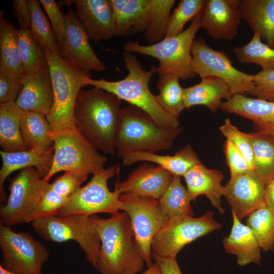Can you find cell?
Here are the masks:
<instances>
[{"instance_id": "cell-6", "label": "cell", "mask_w": 274, "mask_h": 274, "mask_svg": "<svg viewBox=\"0 0 274 274\" xmlns=\"http://www.w3.org/2000/svg\"><path fill=\"white\" fill-rule=\"evenodd\" d=\"M201 12V11H200ZM201 28L200 12L192 21L190 25L180 34L153 44L142 45L139 41L124 44V51L151 56L159 61L157 72L170 73L180 80L192 79L196 75L192 71L191 48L195 34Z\"/></svg>"}, {"instance_id": "cell-16", "label": "cell", "mask_w": 274, "mask_h": 274, "mask_svg": "<svg viewBox=\"0 0 274 274\" xmlns=\"http://www.w3.org/2000/svg\"><path fill=\"white\" fill-rule=\"evenodd\" d=\"M64 16L66 30L61 48L63 56L77 67L87 72L105 70L106 66L90 45L89 39L75 11L69 9Z\"/></svg>"}, {"instance_id": "cell-38", "label": "cell", "mask_w": 274, "mask_h": 274, "mask_svg": "<svg viewBox=\"0 0 274 274\" xmlns=\"http://www.w3.org/2000/svg\"><path fill=\"white\" fill-rule=\"evenodd\" d=\"M246 225L263 251H274V213L265 204L248 216Z\"/></svg>"}, {"instance_id": "cell-13", "label": "cell", "mask_w": 274, "mask_h": 274, "mask_svg": "<svg viewBox=\"0 0 274 274\" xmlns=\"http://www.w3.org/2000/svg\"><path fill=\"white\" fill-rule=\"evenodd\" d=\"M2 265L14 274H43L49 253L46 247L26 232H16L0 223Z\"/></svg>"}, {"instance_id": "cell-24", "label": "cell", "mask_w": 274, "mask_h": 274, "mask_svg": "<svg viewBox=\"0 0 274 274\" xmlns=\"http://www.w3.org/2000/svg\"><path fill=\"white\" fill-rule=\"evenodd\" d=\"M116 35L128 36L146 29L150 0H110Z\"/></svg>"}, {"instance_id": "cell-35", "label": "cell", "mask_w": 274, "mask_h": 274, "mask_svg": "<svg viewBox=\"0 0 274 274\" xmlns=\"http://www.w3.org/2000/svg\"><path fill=\"white\" fill-rule=\"evenodd\" d=\"M17 45L24 75L34 74L47 65L45 49L30 29L18 30Z\"/></svg>"}, {"instance_id": "cell-4", "label": "cell", "mask_w": 274, "mask_h": 274, "mask_svg": "<svg viewBox=\"0 0 274 274\" xmlns=\"http://www.w3.org/2000/svg\"><path fill=\"white\" fill-rule=\"evenodd\" d=\"M183 128H165L146 113L130 105L121 108L120 120L115 139L119 157L136 151L155 153L169 149Z\"/></svg>"}, {"instance_id": "cell-34", "label": "cell", "mask_w": 274, "mask_h": 274, "mask_svg": "<svg viewBox=\"0 0 274 274\" xmlns=\"http://www.w3.org/2000/svg\"><path fill=\"white\" fill-rule=\"evenodd\" d=\"M157 87L159 94L157 100L162 108L172 116L179 119L185 109L184 88L180 84V78L170 73H158Z\"/></svg>"}, {"instance_id": "cell-17", "label": "cell", "mask_w": 274, "mask_h": 274, "mask_svg": "<svg viewBox=\"0 0 274 274\" xmlns=\"http://www.w3.org/2000/svg\"><path fill=\"white\" fill-rule=\"evenodd\" d=\"M241 19L238 0H206L200 12L201 28L215 40H233Z\"/></svg>"}, {"instance_id": "cell-26", "label": "cell", "mask_w": 274, "mask_h": 274, "mask_svg": "<svg viewBox=\"0 0 274 274\" xmlns=\"http://www.w3.org/2000/svg\"><path fill=\"white\" fill-rule=\"evenodd\" d=\"M233 224L230 234L223 240L225 250L236 256L237 263L245 266L254 263L260 264L261 248L251 229L243 224L232 212Z\"/></svg>"}, {"instance_id": "cell-21", "label": "cell", "mask_w": 274, "mask_h": 274, "mask_svg": "<svg viewBox=\"0 0 274 274\" xmlns=\"http://www.w3.org/2000/svg\"><path fill=\"white\" fill-rule=\"evenodd\" d=\"M220 109L251 120L255 131L274 136V101L239 94L222 102Z\"/></svg>"}, {"instance_id": "cell-39", "label": "cell", "mask_w": 274, "mask_h": 274, "mask_svg": "<svg viewBox=\"0 0 274 274\" xmlns=\"http://www.w3.org/2000/svg\"><path fill=\"white\" fill-rule=\"evenodd\" d=\"M28 4L31 15L30 30L33 36L45 50L64 57L52 26L41 8L40 2L29 0Z\"/></svg>"}, {"instance_id": "cell-30", "label": "cell", "mask_w": 274, "mask_h": 274, "mask_svg": "<svg viewBox=\"0 0 274 274\" xmlns=\"http://www.w3.org/2000/svg\"><path fill=\"white\" fill-rule=\"evenodd\" d=\"M21 112L14 101L0 104V145L5 152L29 149L21 133Z\"/></svg>"}, {"instance_id": "cell-7", "label": "cell", "mask_w": 274, "mask_h": 274, "mask_svg": "<svg viewBox=\"0 0 274 274\" xmlns=\"http://www.w3.org/2000/svg\"><path fill=\"white\" fill-rule=\"evenodd\" d=\"M30 224L34 231L45 240L56 243L75 241L85 253L86 260L95 267L100 240L90 216L52 215L37 219Z\"/></svg>"}, {"instance_id": "cell-11", "label": "cell", "mask_w": 274, "mask_h": 274, "mask_svg": "<svg viewBox=\"0 0 274 274\" xmlns=\"http://www.w3.org/2000/svg\"><path fill=\"white\" fill-rule=\"evenodd\" d=\"M35 167L21 169L10 182L8 198L1 207V223L11 228L27 219L49 188Z\"/></svg>"}, {"instance_id": "cell-48", "label": "cell", "mask_w": 274, "mask_h": 274, "mask_svg": "<svg viewBox=\"0 0 274 274\" xmlns=\"http://www.w3.org/2000/svg\"><path fill=\"white\" fill-rule=\"evenodd\" d=\"M13 8L14 15L21 29H30L31 15L28 1L14 0Z\"/></svg>"}, {"instance_id": "cell-19", "label": "cell", "mask_w": 274, "mask_h": 274, "mask_svg": "<svg viewBox=\"0 0 274 274\" xmlns=\"http://www.w3.org/2000/svg\"><path fill=\"white\" fill-rule=\"evenodd\" d=\"M173 176L160 166L145 162L131 172L124 181H117L115 186L122 194L132 193L159 199Z\"/></svg>"}, {"instance_id": "cell-46", "label": "cell", "mask_w": 274, "mask_h": 274, "mask_svg": "<svg viewBox=\"0 0 274 274\" xmlns=\"http://www.w3.org/2000/svg\"><path fill=\"white\" fill-rule=\"evenodd\" d=\"M223 150L230 176L243 174L252 169L242 153L229 140H226Z\"/></svg>"}, {"instance_id": "cell-10", "label": "cell", "mask_w": 274, "mask_h": 274, "mask_svg": "<svg viewBox=\"0 0 274 274\" xmlns=\"http://www.w3.org/2000/svg\"><path fill=\"white\" fill-rule=\"evenodd\" d=\"M54 155L50 169L43 179L49 182L62 171L79 170L94 175L104 168L107 158L76 130L53 133Z\"/></svg>"}, {"instance_id": "cell-51", "label": "cell", "mask_w": 274, "mask_h": 274, "mask_svg": "<svg viewBox=\"0 0 274 274\" xmlns=\"http://www.w3.org/2000/svg\"><path fill=\"white\" fill-rule=\"evenodd\" d=\"M141 274H163L158 264L155 261L152 265Z\"/></svg>"}, {"instance_id": "cell-1", "label": "cell", "mask_w": 274, "mask_h": 274, "mask_svg": "<svg viewBox=\"0 0 274 274\" xmlns=\"http://www.w3.org/2000/svg\"><path fill=\"white\" fill-rule=\"evenodd\" d=\"M121 101L114 94L93 87L81 89L74 109L78 132L97 150L114 155L115 139L121 116Z\"/></svg>"}, {"instance_id": "cell-49", "label": "cell", "mask_w": 274, "mask_h": 274, "mask_svg": "<svg viewBox=\"0 0 274 274\" xmlns=\"http://www.w3.org/2000/svg\"><path fill=\"white\" fill-rule=\"evenodd\" d=\"M152 255L163 274H183L176 257H162L154 254Z\"/></svg>"}, {"instance_id": "cell-20", "label": "cell", "mask_w": 274, "mask_h": 274, "mask_svg": "<svg viewBox=\"0 0 274 274\" xmlns=\"http://www.w3.org/2000/svg\"><path fill=\"white\" fill-rule=\"evenodd\" d=\"M22 89L15 102L23 111L49 113L53 102L52 83L48 65L21 79Z\"/></svg>"}, {"instance_id": "cell-3", "label": "cell", "mask_w": 274, "mask_h": 274, "mask_svg": "<svg viewBox=\"0 0 274 274\" xmlns=\"http://www.w3.org/2000/svg\"><path fill=\"white\" fill-rule=\"evenodd\" d=\"M122 56L125 68L128 71L124 78L109 81L89 77L86 81V85L102 89L139 108L163 128H178L179 119L167 113L158 102L156 95L149 89V83L153 75L157 72V67L152 65L149 70H145L132 53L124 51Z\"/></svg>"}, {"instance_id": "cell-8", "label": "cell", "mask_w": 274, "mask_h": 274, "mask_svg": "<svg viewBox=\"0 0 274 274\" xmlns=\"http://www.w3.org/2000/svg\"><path fill=\"white\" fill-rule=\"evenodd\" d=\"M119 172V165L115 164L93 175L89 182L68 197L66 203L54 215L91 216L101 213L112 215L121 211L119 198L122 194L116 186L113 191H110L107 184L108 181Z\"/></svg>"}, {"instance_id": "cell-9", "label": "cell", "mask_w": 274, "mask_h": 274, "mask_svg": "<svg viewBox=\"0 0 274 274\" xmlns=\"http://www.w3.org/2000/svg\"><path fill=\"white\" fill-rule=\"evenodd\" d=\"M120 211L128 215L138 249L147 267L152 264V242L168 220L159 199L128 193L119 198Z\"/></svg>"}, {"instance_id": "cell-28", "label": "cell", "mask_w": 274, "mask_h": 274, "mask_svg": "<svg viewBox=\"0 0 274 274\" xmlns=\"http://www.w3.org/2000/svg\"><path fill=\"white\" fill-rule=\"evenodd\" d=\"M242 19L274 48V0H238Z\"/></svg>"}, {"instance_id": "cell-36", "label": "cell", "mask_w": 274, "mask_h": 274, "mask_svg": "<svg viewBox=\"0 0 274 274\" xmlns=\"http://www.w3.org/2000/svg\"><path fill=\"white\" fill-rule=\"evenodd\" d=\"M232 51L241 63L257 64L262 70H274V48L263 43L256 32L249 42L234 47Z\"/></svg>"}, {"instance_id": "cell-32", "label": "cell", "mask_w": 274, "mask_h": 274, "mask_svg": "<svg viewBox=\"0 0 274 274\" xmlns=\"http://www.w3.org/2000/svg\"><path fill=\"white\" fill-rule=\"evenodd\" d=\"M248 133L253 152L254 170L266 185L274 179V136L257 131Z\"/></svg>"}, {"instance_id": "cell-2", "label": "cell", "mask_w": 274, "mask_h": 274, "mask_svg": "<svg viewBox=\"0 0 274 274\" xmlns=\"http://www.w3.org/2000/svg\"><path fill=\"white\" fill-rule=\"evenodd\" d=\"M100 240L95 268L100 274H137L146 264L136 247L130 219L119 211L109 218L90 216Z\"/></svg>"}, {"instance_id": "cell-52", "label": "cell", "mask_w": 274, "mask_h": 274, "mask_svg": "<svg viewBox=\"0 0 274 274\" xmlns=\"http://www.w3.org/2000/svg\"><path fill=\"white\" fill-rule=\"evenodd\" d=\"M0 274H14L7 270L3 267L2 264H0Z\"/></svg>"}, {"instance_id": "cell-29", "label": "cell", "mask_w": 274, "mask_h": 274, "mask_svg": "<svg viewBox=\"0 0 274 274\" xmlns=\"http://www.w3.org/2000/svg\"><path fill=\"white\" fill-rule=\"evenodd\" d=\"M20 122L23 138L29 149L44 152L54 149L53 132L45 115L21 110Z\"/></svg>"}, {"instance_id": "cell-12", "label": "cell", "mask_w": 274, "mask_h": 274, "mask_svg": "<svg viewBox=\"0 0 274 274\" xmlns=\"http://www.w3.org/2000/svg\"><path fill=\"white\" fill-rule=\"evenodd\" d=\"M191 53L192 70L201 78L214 76L223 80L229 86L232 96L248 93L253 89L255 75L236 69L224 52L212 48L203 38L194 40Z\"/></svg>"}, {"instance_id": "cell-15", "label": "cell", "mask_w": 274, "mask_h": 274, "mask_svg": "<svg viewBox=\"0 0 274 274\" xmlns=\"http://www.w3.org/2000/svg\"><path fill=\"white\" fill-rule=\"evenodd\" d=\"M265 184L254 169L230 176L224 186L225 197L237 218L241 221L265 204Z\"/></svg>"}, {"instance_id": "cell-41", "label": "cell", "mask_w": 274, "mask_h": 274, "mask_svg": "<svg viewBox=\"0 0 274 274\" xmlns=\"http://www.w3.org/2000/svg\"><path fill=\"white\" fill-rule=\"evenodd\" d=\"M219 130L242 153L251 168L254 169V156L249 133L239 130L228 118L219 127Z\"/></svg>"}, {"instance_id": "cell-25", "label": "cell", "mask_w": 274, "mask_h": 274, "mask_svg": "<svg viewBox=\"0 0 274 274\" xmlns=\"http://www.w3.org/2000/svg\"><path fill=\"white\" fill-rule=\"evenodd\" d=\"M232 95L229 86L222 80L214 76L201 78L193 86L184 88L185 109L195 106H204L215 113L220 109L222 99H230Z\"/></svg>"}, {"instance_id": "cell-42", "label": "cell", "mask_w": 274, "mask_h": 274, "mask_svg": "<svg viewBox=\"0 0 274 274\" xmlns=\"http://www.w3.org/2000/svg\"><path fill=\"white\" fill-rule=\"evenodd\" d=\"M88 175L79 170L65 172L50 184V188L62 196L68 197L80 187Z\"/></svg>"}, {"instance_id": "cell-43", "label": "cell", "mask_w": 274, "mask_h": 274, "mask_svg": "<svg viewBox=\"0 0 274 274\" xmlns=\"http://www.w3.org/2000/svg\"><path fill=\"white\" fill-rule=\"evenodd\" d=\"M68 198L56 193L49 187L36 208L29 216L27 223H30L41 217L54 215L66 203Z\"/></svg>"}, {"instance_id": "cell-37", "label": "cell", "mask_w": 274, "mask_h": 274, "mask_svg": "<svg viewBox=\"0 0 274 274\" xmlns=\"http://www.w3.org/2000/svg\"><path fill=\"white\" fill-rule=\"evenodd\" d=\"M175 0H150L147 26L144 39L150 45L165 36Z\"/></svg>"}, {"instance_id": "cell-50", "label": "cell", "mask_w": 274, "mask_h": 274, "mask_svg": "<svg viewBox=\"0 0 274 274\" xmlns=\"http://www.w3.org/2000/svg\"><path fill=\"white\" fill-rule=\"evenodd\" d=\"M264 202L274 213V179L265 185Z\"/></svg>"}, {"instance_id": "cell-22", "label": "cell", "mask_w": 274, "mask_h": 274, "mask_svg": "<svg viewBox=\"0 0 274 274\" xmlns=\"http://www.w3.org/2000/svg\"><path fill=\"white\" fill-rule=\"evenodd\" d=\"M2 165L0 170V200L5 202L6 195L4 184L6 179L13 172L27 167H35L40 177L44 179L49 173L53 161L54 149L42 152L33 149L7 152L0 151Z\"/></svg>"}, {"instance_id": "cell-45", "label": "cell", "mask_w": 274, "mask_h": 274, "mask_svg": "<svg viewBox=\"0 0 274 274\" xmlns=\"http://www.w3.org/2000/svg\"><path fill=\"white\" fill-rule=\"evenodd\" d=\"M248 94L261 99L274 101V70H261L255 75L254 88Z\"/></svg>"}, {"instance_id": "cell-31", "label": "cell", "mask_w": 274, "mask_h": 274, "mask_svg": "<svg viewBox=\"0 0 274 274\" xmlns=\"http://www.w3.org/2000/svg\"><path fill=\"white\" fill-rule=\"evenodd\" d=\"M18 30L0 13V70L4 73L16 76L22 72L17 45Z\"/></svg>"}, {"instance_id": "cell-33", "label": "cell", "mask_w": 274, "mask_h": 274, "mask_svg": "<svg viewBox=\"0 0 274 274\" xmlns=\"http://www.w3.org/2000/svg\"><path fill=\"white\" fill-rule=\"evenodd\" d=\"M159 200L168 220L194 216L190 204L192 200L180 176H173Z\"/></svg>"}, {"instance_id": "cell-14", "label": "cell", "mask_w": 274, "mask_h": 274, "mask_svg": "<svg viewBox=\"0 0 274 274\" xmlns=\"http://www.w3.org/2000/svg\"><path fill=\"white\" fill-rule=\"evenodd\" d=\"M221 227L212 211L199 217L188 216L168 219L152 241V254L176 258L185 246Z\"/></svg>"}, {"instance_id": "cell-5", "label": "cell", "mask_w": 274, "mask_h": 274, "mask_svg": "<svg viewBox=\"0 0 274 274\" xmlns=\"http://www.w3.org/2000/svg\"><path fill=\"white\" fill-rule=\"evenodd\" d=\"M45 51L53 91V105L46 118L53 133L75 129L73 114L76 100L91 74L64 57Z\"/></svg>"}, {"instance_id": "cell-44", "label": "cell", "mask_w": 274, "mask_h": 274, "mask_svg": "<svg viewBox=\"0 0 274 274\" xmlns=\"http://www.w3.org/2000/svg\"><path fill=\"white\" fill-rule=\"evenodd\" d=\"M39 2L50 19L57 41L61 50L66 30L64 15L62 13L59 6L54 1L40 0Z\"/></svg>"}, {"instance_id": "cell-23", "label": "cell", "mask_w": 274, "mask_h": 274, "mask_svg": "<svg viewBox=\"0 0 274 274\" xmlns=\"http://www.w3.org/2000/svg\"><path fill=\"white\" fill-rule=\"evenodd\" d=\"M183 177L192 200L204 195L220 214L224 213L221 204L224 189L221 185L224 175L221 171L208 168L201 162L191 168Z\"/></svg>"}, {"instance_id": "cell-47", "label": "cell", "mask_w": 274, "mask_h": 274, "mask_svg": "<svg viewBox=\"0 0 274 274\" xmlns=\"http://www.w3.org/2000/svg\"><path fill=\"white\" fill-rule=\"evenodd\" d=\"M22 87L21 79H14L0 74V102L15 101Z\"/></svg>"}, {"instance_id": "cell-27", "label": "cell", "mask_w": 274, "mask_h": 274, "mask_svg": "<svg viewBox=\"0 0 274 274\" xmlns=\"http://www.w3.org/2000/svg\"><path fill=\"white\" fill-rule=\"evenodd\" d=\"M124 165L128 166L140 161L154 163L173 176L183 177L191 168L201 163L190 145H187L174 155H161L145 151L129 153L122 158Z\"/></svg>"}, {"instance_id": "cell-18", "label": "cell", "mask_w": 274, "mask_h": 274, "mask_svg": "<svg viewBox=\"0 0 274 274\" xmlns=\"http://www.w3.org/2000/svg\"><path fill=\"white\" fill-rule=\"evenodd\" d=\"M76 16L89 39L95 42L116 35L110 0H75Z\"/></svg>"}, {"instance_id": "cell-40", "label": "cell", "mask_w": 274, "mask_h": 274, "mask_svg": "<svg viewBox=\"0 0 274 274\" xmlns=\"http://www.w3.org/2000/svg\"><path fill=\"white\" fill-rule=\"evenodd\" d=\"M206 0H181L171 14L165 38L177 36L184 31L185 25L200 12Z\"/></svg>"}]
</instances>
